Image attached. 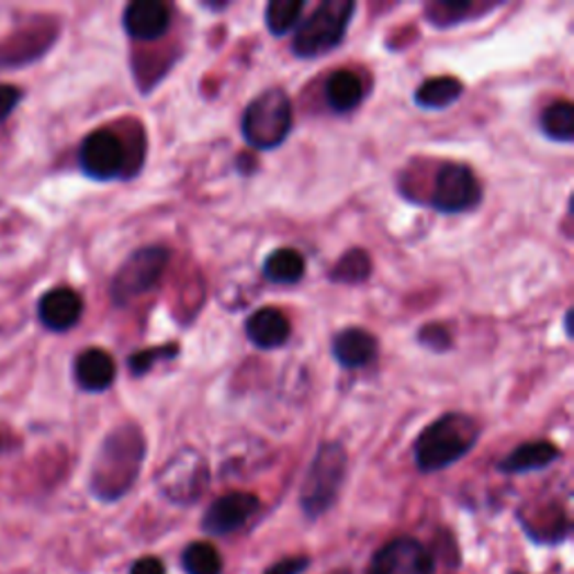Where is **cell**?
<instances>
[{"label": "cell", "mask_w": 574, "mask_h": 574, "mask_svg": "<svg viewBox=\"0 0 574 574\" xmlns=\"http://www.w3.org/2000/svg\"><path fill=\"white\" fill-rule=\"evenodd\" d=\"M481 427L464 413H444L415 440L413 455L423 474H436L453 466L476 447Z\"/></svg>", "instance_id": "obj_1"}, {"label": "cell", "mask_w": 574, "mask_h": 574, "mask_svg": "<svg viewBox=\"0 0 574 574\" xmlns=\"http://www.w3.org/2000/svg\"><path fill=\"white\" fill-rule=\"evenodd\" d=\"M180 352V348L176 344H169V346H155V348H148V350H139L135 354H131L128 359V369L133 375H146L155 363L158 361H169V359H176Z\"/></svg>", "instance_id": "obj_25"}, {"label": "cell", "mask_w": 574, "mask_h": 574, "mask_svg": "<svg viewBox=\"0 0 574 574\" xmlns=\"http://www.w3.org/2000/svg\"><path fill=\"white\" fill-rule=\"evenodd\" d=\"M373 263H371V256L363 251V249H350L348 254H344L335 268L330 270V279L335 283H344V285H357L363 283L371 277Z\"/></svg>", "instance_id": "obj_23"}, {"label": "cell", "mask_w": 574, "mask_h": 574, "mask_svg": "<svg viewBox=\"0 0 574 574\" xmlns=\"http://www.w3.org/2000/svg\"><path fill=\"white\" fill-rule=\"evenodd\" d=\"M483 200V187L474 171L447 162L438 169L436 180H434V191H431V206L440 214H464L476 209Z\"/></svg>", "instance_id": "obj_8"}, {"label": "cell", "mask_w": 574, "mask_h": 574, "mask_svg": "<svg viewBox=\"0 0 574 574\" xmlns=\"http://www.w3.org/2000/svg\"><path fill=\"white\" fill-rule=\"evenodd\" d=\"M263 274L277 285H294L305 274V260L296 249L281 247L266 258Z\"/></svg>", "instance_id": "obj_20"}, {"label": "cell", "mask_w": 574, "mask_h": 574, "mask_svg": "<svg viewBox=\"0 0 574 574\" xmlns=\"http://www.w3.org/2000/svg\"><path fill=\"white\" fill-rule=\"evenodd\" d=\"M464 86L455 77H434L415 90V103L425 111H442L462 97Z\"/></svg>", "instance_id": "obj_19"}, {"label": "cell", "mask_w": 574, "mask_h": 574, "mask_svg": "<svg viewBox=\"0 0 574 574\" xmlns=\"http://www.w3.org/2000/svg\"><path fill=\"white\" fill-rule=\"evenodd\" d=\"M247 339L260 350H274L288 344L292 326L288 317L277 307H260L247 319Z\"/></svg>", "instance_id": "obj_15"}, {"label": "cell", "mask_w": 574, "mask_h": 574, "mask_svg": "<svg viewBox=\"0 0 574 574\" xmlns=\"http://www.w3.org/2000/svg\"><path fill=\"white\" fill-rule=\"evenodd\" d=\"M260 511L258 496L249 492H232L216 498L202 516V532L212 537H227L243 530Z\"/></svg>", "instance_id": "obj_11"}, {"label": "cell", "mask_w": 574, "mask_h": 574, "mask_svg": "<svg viewBox=\"0 0 574 574\" xmlns=\"http://www.w3.org/2000/svg\"><path fill=\"white\" fill-rule=\"evenodd\" d=\"M83 315V301L70 288L49 290L38 301V319L52 333H66L79 324Z\"/></svg>", "instance_id": "obj_13"}, {"label": "cell", "mask_w": 574, "mask_h": 574, "mask_svg": "<svg viewBox=\"0 0 574 574\" xmlns=\"http://www.w3.org/2000/svg\"><path fill=\"white\" fill-rule=\"evenodd\" d=\"M155 483L173 505H193L209 487V464L195 449H182L162 466Z\"/></svg>", "instance_id": "obj_7"}, {"label": "cell", "mask_w": 574, "mask_h": 574, "mask_svg": "<svg viewBox=\"0 0 574 574\" xmlns=\"http://www.w3.org/2000/svg\"><path fill=\"white\" fill-rule=\"evenodd\" d=\"M541 131L559 144L574 142V106L570 101H554L541 115Z\"/></svg>", "instance_id": "obj_21"}, {"label": "cell", "mask_w": 574, "mask_h": 574, "mask_svg": "<svg viewBox=\"0 0 574 574\" xmlns=\"http://www.w3.org/2000/svg\"><path fill=\"white\" fill-rule=\"evenodd\" d=\"M245 142L256 150L279 148L292 131V101L285 90L270 88L249 101L240 124Z\"/></svg>", "instance_id": "obj_4"}, {"label": "cell", "mask_w": 574, "mask_h": 574, "mask_svg": "<svg viewBox=\"0 0 574 574\" xmlns=\"http://www.w3.org/2000/svg\"><path fill=\"white\" fill-rule=\"evenodd\" d=\"M348 472V453L339 442L319 447L301 485L299 505L305 518L317 520L333 509Z\"/></svg>", "instance_id": "obj_3"}, {"label": "cell", "mask_w": 574, "mask_h": 574, "mask_svg": "<svg viewBox=\"0 0 574 574\" xmlns=\"http://www.w3.org/2000/svg\"><path fill=\"white\" fill-rule=\"evenodd\" d=\"M184 574H223V556L218 548L206 541L189 543L180 556Z\"/></svg>", "instance_id": "obj_22"}, {"label": "cell", "mask_w": 574, "mask_h": 574, "mask_svg": "<svg viewBox=\"0 0 574 574\" xmlns=\"http://www.w3.org/2000/svg\"><path fill=\"white\" fill-rule=\"evenodd\" d=\"M146 455L144 438L137 429H117L103 444L92 472V492L101 500L122 498L135 483Z\"/></svg>", "instance_id": "obj_2"}, {"label": "cell", "mask_w": 574, "mask_h": 574, "mask_svg": "<svg viewBox=\"0 0 574 574\" xmlns=\"http://www.w3.org/2000/svg\"><path fill=\"white\" fill-rule=\"evenodd\" d=\"M333 354L348 371L369 367L378 354V339L361 328H346L333 339Z\"/></svg>", "instance_id": "obj_16"}, {"label": "cell", "mask_w": 574, "mask_h": 574, "mask_svg": "<svg viewBox=\"0 0 574 574\" xmlns=\"http://www.w3.org/2000/svg\"><path fill=\"white\" fill-rule=\"evenodd\" d=\"M117 378L115 359L101 348H88L75 359V380L88 393H103Z\"/></svg>", "instance_id": "obj_14"}, {"label": "cell", "mask_w": 574, "mask_h": 574, "mask_svg": "<svg viewBox=\"0 0 574 574\" xmlns=\"http://www.w3.org/2000/svg\"><path fill=\"white\" fill-rule=\"evenodd\" d=\"M324 94L333 113H352L363 101V83L352 70H337L328 77Z\"/></svg>", "instance_id": "obj_18"}, {"label": "cell", "mask_w": 574, "mask_h": 574, "mask_svg": "<svg viewBox=\"0 0 574 574\" xmlns=\"http://www.w3.org/2000/svg\"><path fill=\"white\" fill-rule=\"evenodd\" d=\"M309 567V556H285L277 563H272L263 574H303Z\"/></svg>", "instance_id": "obj_28"}, {"label": "cell", "mask_w": 574, "mask_h": 574, "mask_svg": "<svg viewBox=\"0 0 574 574\" xmlns=\"http://www.w3.org/2000/svg\"><path fill=\"white\" fill-rule=\"evenodd\" d=\"M367 574H434V556L413 537H397L382 545Z\"/></svg>", "instance_id": "obj_10"}, {"label": "cell", "mask_w": 574, "mask_h": 574, "mask_svg": "<svg viewBox=\"0 0 574 574\" xmlns=\"http://www.w3.org/2000/svg\"><path fill=\"white\" fill-rule=\"evenodd\" d=\"M417 341L434 352H447L451 348V333L442 324H427L417 335Z\"/></svg>", "instance_id": "obj_27"}, {"label": "cell", "mask_w": 574, "mask_h": 574, "mask_svg": "<svg viewBox=\"0 0 574 574\" xmlns=\"http://www.w3.org/2000/svg\"><path fill=\"white\" fill-rule=\"evenodd\" d=\"M357 5L352 0H326L296 30L292 52L299 59H317L333 52L346 36Z\"/></svg>", "instance_id": "obj_5"}, {"label": "cell", "mask_w": 574, "mask_h": 574, "mask_svg": "<svg viewBox=\"0 0 574 574\" xmlns=\"http://www.w3.org/2000/svg\"><path fill=\"white\" fill-rule=\"evenodd\" d=\"M303 10V0H272L266 8V25L274 36H283L299 23Z\"/></svg>", "instance_id": "obj_24"}, {"label": "cell", "mask_w": 574, "mask_h": 574, "mask_svg": "<svg viewBox=\"0 0 574 574\" xmlns=\"http://www.w3.org/2000/svg\"><path fill=\"white\" fill-rule=\"evenodd\" d=\"M128 574H167V565L158 556H142L131 565Z\"/></svg>", "instance_id": "obj_30"}, {"label": "cell", "mask_w": 574, "mask_h": 574, "mask_svg": "<svg viewBox=\"0 0 574 574\" xmlns=\"http://www.w3.org/2000/svg\"><path fill=\"white\" fill-rule=\"evenodd\" d=\"M472 10H474L472 3H436L427 8V19L438 27H449L466 19V14Z\"/></svg>", "instance_id": "obj_26"}, {"label": "cell", "mask_w": 574, "mask_h": 574, "mask_svg": "<svg viewBox=\"0 0 574 574\" xmlns=\"http://www.w3.org/2000/svg\"><path fill=\"white\" fill-rule=\"evenodd\" d=\"M171 27V10L162 0H135L124 10V30L135 41H158Z\"/></svg>", "instance_id": "obj_12"}, {"label": "cell", "mask_w": 574, "mask_h": 574, "mask_svg": "<svg viewBox=\"0 0 574 574\" xmlns=\"http://www.w3.org/2000/svg\"><path fill=\"white\" fill-rule=\"evenodd\" d=\"M171 260V251L162 245H148L133 251L124 266L117 270L111 283V299L115 305H128L137 296L146 294L165 277Z\"/></svg>", "instance_id": "obj_6"}, {"label": "cell", "mask_w": 574, "mask_h": 574, "mask_svg": "<svg viewBox=\"0 0 574 574\" xmlns=\"http://www.w3.org/2000/svg\"><path fill=\"white\" fill-rule=\"evenodd\" d=\"M79 167L88 178L99 182L124 176L128 167L124 142L109 128L90 133L79 148Z\"/></svg>", "instance_id": "obj_9"}, {"label": "cell", "mask_w": 574, "mask_h": 574, "mask_svg": "<svg viewBox=\"0 0 574 574\" xmlns=\"http://www.w3.org/2000/svg\"><path fill=\"white\" fill-rule=\"evenodd\" d=\"M21 99H23V92L16 86L0 83V122H5L14 113Z\"/></svg>", "instance_id": "obj_29"}, {"label": "cell", "mask_w": 574, "mask_h": 574, "mask_svg": "<svg viewBox=\"0 0 574 574\" xmlns=\"http://www.w3.org/2000/svg\"><path fill=\"white\" fill-rule=\"evenodd\" d=\"M561 451L552 442H526L516 447L507 458L498 462V469L503 474H530L539 472V469L550 466L554 460H559Z\"/></svg>", "instance_id": "obj_17"}]
</instances>
